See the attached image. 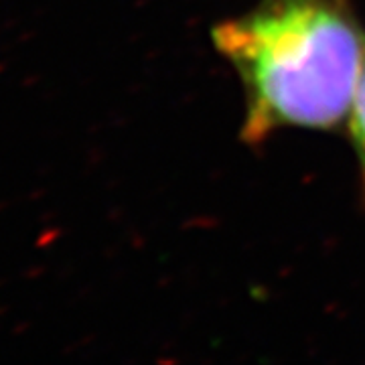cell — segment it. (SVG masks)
I'll return each instance as SVG.
<instances>
[{"instance_id": "obj_1", "label": "cell", "mask_w": 365, "mask_h": 365, "mask_svg": "<svg viewBox=\"0 0 365 365\" xmlns=\"http://www.w3.org/2000/svg\"><path fill=\"white\" fill-rule=\"evenodd\" d=\"M211 41L244 86V140L349 122L365 69V31L351 0H260L213 26Z\"/></svg>"}, {"instance_id": "obj_2", "label": "cell", "mask_w": 365, "mask_h": 365, "mask_svg": "<svg viewBox=\"0 0 365 365\" xmlns=\"http://www.w3.org/2000/svg\"><path fill=\"white\" fill-rule=\"evenodd\" d=\"M347 126H349L353 148H355V155H357V160H359V169H361L365 187V69L361 81H359V90H357V96H355V104H353Z\"/></svg>"}]
</instances>
